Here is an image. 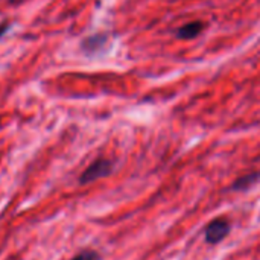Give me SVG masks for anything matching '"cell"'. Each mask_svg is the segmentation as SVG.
<instances>
[{
  "label": "cell",
  "instance_id": "1",
  "mask_svg": "<svg viewBox=\"0 0 260 260\" xmlns=\"http://www.w3.org/2000/svg\"><path fill=\"white\" fill-rule=\"evenodd\" d=\"M114 171V163L110 158H96L79 177V183L81 184H90L94 183L101 178H105L108 175H111Z\"/></svg>",
  "mask_w": 260,
  "mask_h": 260
},
{
  "label": "cell",
  "instance_id": "2",
  "mask_svg": "<svg viewBox=\"0 0 260 260\" xmlns=\"http://www.w3.org/2000/svg\"><path fill=\"white\" fill-rule=\"evenodd\" d=\"M232 232V224L227 218H215L210 221L204 230V239L209 245L221 244Z\"/></svg>",
  "mask_w": 260,
  "mask_h": 260
},
{
  "label": "cell",
  "instance_id": "3",
  "mask_svg": "<svg viewBox=\"0 0 260 260\" xmlns=\"http://www.w3.org/2000/svg\"><path fill=\"white\" fill-rule=\"evenodd\" d=\"M206 29V23L201 21V20H192V21H187L184 23L183 26H180L177 30H175V38L177 40H183V41H187V40H195L198 38Z\"/></svg>",
  "mask_w": 260,
  "mask_h": 260
},
{
  "label": "cell",
  "instance_id": "4",
  "mask_svg": "<svg viewBox=\"0 0 260 260\" xmlns=\"http://www.w3.org/2000/svg\"><path fill=\"white\" fill-rule=\"evenodd\" d=\"M259 180H260V172H253V174L244 175V177L238 178V180L230 186V190H235V192L247 190V189H250L253 184H256Z\"/></svg>",
  "mask_w": 260,
  "mask_h": 260
},
{
  "label": "cell",
  "instance_id": "5",
  "mask_svg": "<svg viewBox=\"0 0 260 260\" xmlns=\"http://www.w3.org/2000/svg\"><path fill=\"white\" fill-rule=\"evenodd\" d=\"M105 40V35H93L84 43V47H87V50H96V47H101Z\"/></svg>",
  "mask_w": 260,
  "mask_h": 260
},
{
  "label": "cell",
  "instance_id": "6",
  "mask_svg": "<svg viewBox=\"0 0 260 260\" xmlns=\"http://www.w3.org/2000/svg\"><path fill=\"white\" fill-rule=\"evenodd\" d=\"M99 259H101V256H99V253H98V251H94V250H84V251L78 253L75 257H72L70 260H99Z\"/></svg>",
  "mask_w": 260,
  "mask_h": 260
}]
</instances>
